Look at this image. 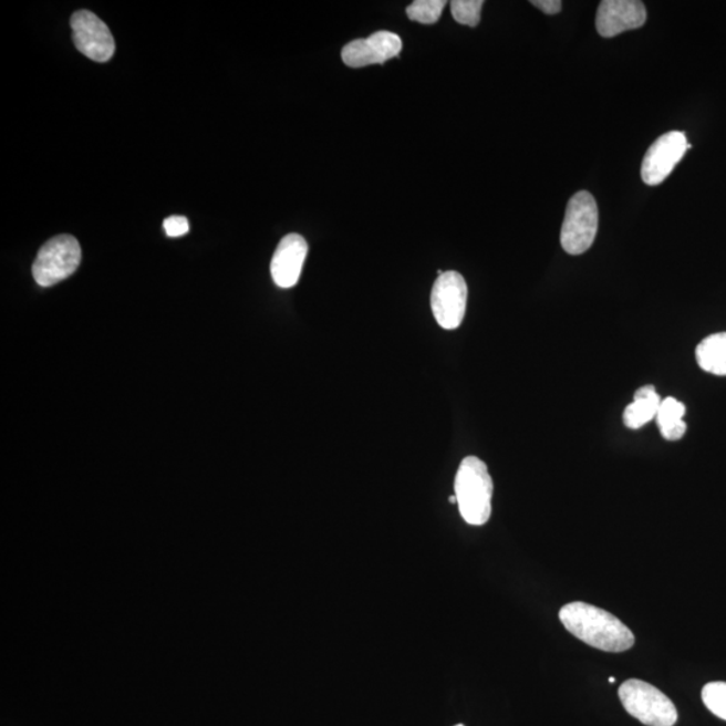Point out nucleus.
Returning a JSON list of instances; mask_svg holds the SVG:
<instances>
[{
	"label": "nucleus",
	"instance_id": "nucleus-21",
	"mask_svg": "<svg viewBox=\"0 0 726 726\" xmlns=\"http://www.w3.org/2000/svg\"><path fill=\"white\" fill-rule=\"evenodd\" d=\"M456 726H465V725H456Z\"/></svg>",
	"mask_w": 726,
	"mask_h": 726
},
{
	"label": "nucleus",
	"instance_id": "nucleus-3",
	"mask_svg": "<svg viewBox=\"0 0 726 726\" xmlns=\"http://www.w3.org/2000/svg\"><path fill=\"white\" fill-rule=\"evenodd\" d=\"M619 698L632 717L647 726H674L677 707L658 687L641 680H629L619 688Z\"/></svg>",
	"mask_w": 726,
	"mask_h": 726
},
{
	"label": "nucleus",
	"instance_id": "nucleus-20",
	"mask_svg": "<svg viewBox=\"0 0 726 726\" xmlns=\"http://www.w3.org/2000/svg\"><path fill=\"white\" fill-rule=\"evenodd\" d=\"M615 681H616L615 678H610L611 684H613V682Z\"/></svg>",
	"mask_w": 726,
	"mask_h": 726
},
{
	"label": "nucleus",
	"instance_id": "nucleus-2",
	"mask_svg": "<svg viewBox=\"0 0 726 726\" xmlns=\"http://www.w3.org/2000/svg\"><path fill=\"white\" fill-rule=\"evenodd\" d=\"M494 484L485 461L468 456L460 463L455 478V497L465 521L485 525L491 517Z\"/></svg>",
	"mask_w": 726,
	"mask_h": 726
},
{
	"label": "nucleus",
	"instance_id": "nucleus-14",
	"mask_svg": "<svg viewBox=\"0 0 726 726\" xmlns=\"http://www.w3.org/2000/svg\"><path fill=\"white\" fill-rule=\"evenodd\" d=\"M696 359L703 371L726 375V333L706 336L697 346Z\"/></svg>",
	"mask_w": 726,
	"mask_h": 726
},
{
	"label": "nucleus",
	"instance_id": "nucleus-6",
	"mask_svg": "<svg viewBox=\"0 0 726 726\" xmlns=\"http://www.w3.org/2000/svg\"><path fill=\"white\" fill-rule=\"evenodd\" d=\"M468 288L459 272L440 274L431 292V309L444 330L458 329L467 309Z\"/></svg>",
	"mask_w": 726,
	"mask_h": 726
},
{
	"label": "nucleus",
	"instance_id": "nucleus-17",
	"mask_svg": "<svg viewBox=\"0 0 726 726\" xmlns=\"http://www.w3.org/2000/svg\"><path fill=\"white\" fill-rule=\"evenodd\" d=\"M703 701L713 715L726 722V682H711L705 685Z\"/></svg>",
	"mask_w": 726,
	"mask_h": 726
},
{
	"label": "nucleus",
	"instance_id": "nucleus-18",
	"mask_svg": "<svg viewBox=\"0 0 726 726\" xmlns=\"http://www.w3.org/2000/svg\"><path fill=\"white\" fill-rule=\"evenodd\" d=\"M163 228H165L168 237H182L190 230V224L186 217L173 216L166 218L165 222H163Z\"/></svg>",
	"mask_w": 726,
	"mask_h": 726
},
{
	"label": "nucleus",
	"instance_id": "nucleus-8",
	"mask_svg": "<svg viewBox=\"0 0 726 726\" xmlns=\"http://www.w3.org/2000/svg\"><path fill=\"white\" fill-rule=\"evenodd\" d=\"M684 133H667L653 143L642 162V179L649 186L661 185L691 148Z\"/></svg>",
	"mask_w": 726,
	"mask_h": 726
},
{
	"label": "nucleus",
	"instance_id": "nucleus-11",
	"mask_svg": "<svg viewBox=\"0 0 726 726\" xmlns=\"http://www.w3.org/2000/svg\"><path fill=\"white\" fill-rule=\"evenodd\" d=\"M309 253V243L304 237L291 234L280 241L271 261V274L280 288H292L299 283L304 261Z\"/></svg>",
	"mask_w": 726,
	"mask_h": 726
},
{
	"label": "nucleus",
	"instance_id": "nucleus-15",
	"mask_svg": "<svg viewBox=\"0 0 726 726\" xmlns=\"http://www.w3.org/2000/svg\"><path fill=\"white\" fill-rule=\"evenodd\" d=\"M446 4L447 2H444V0H416L406 9V14H408L411 21L432 24L440 20Z\"/></svg>",
	"mask_w": 726,
	"mask_h": 726
},
{
	"label": "nucleus",
	"instance_id": "nucleus-12",
	"mask_svg": "<svg viewBox=\"0 0 726 726\" xmlns=\"http://www.w3.org/2000/svg\"><path fill=\"white\" fill-rule=\"evenodd\" d=\"M661 403L662 398L656 393L655 386L646 385L640 387L634 394V402L623 413L625 427L640 429L643 425L654 421Z\"/></svg>",
	"mask_w": 726,
	"mask_h": 726
},
{
	"label": "nucleus",
	"instance_id": "nucleus-1",
	"mask_svg": "<svg viewBox=\"0 0 726 726\" xmlns=\"http://www.w3.org/2000/svg\"><path fill=\"white\" fill-rule=\"evenodd\" d=\"M564 628L588 646L623 653L634 647L635 636L622 621L599 606L583 602L569 603L560 611Z\"/></svg>",
	"mask_w": 726,
	"mask_h": 726
},
{
	"label": "nucleus",
	"instance_id": "nucleus-4",
	"mask_svg": "<svg viewBox=\"0 0 726 726\" xmlns=\"http://www.w3.org/2000/svg\"><path fill=\"white\" fill-rule=\"evenodd\" d=\"M599 228L598 204L591 193L579 191L569 199L564 224L561 228V246L573 256L583 255L593 246Z\"/></svg>",
	"mask_w": 726,
	"mask_h": 726
},
{
	"label": "nucleus",
	"instance_id": "nucleus-16",
	"mask_svg": "<svg viewBox=\"0 0 726 726\" xmlns=\"http://www.w3.org/2000/svg\"><path fill=\"white\" fill-rule=\"evenodd\" d=\"M485 2L481 0H454L450 2V12L454 20L466 27L475 28L480 22V12Z\"/></svg>",
	"mask_w": 726,
	"mask_h": 726
},
{
	"label": "nucleus",
	"instance_id": "nucleus-9",
	"mask_svg": "<svg viewBox=\"0 0 726 726\" xmlns=\"http://www.w3.org/2000/svg\"><path fill=\"white\" fill-rule=\"evenodd\" d=\"M403 42L391 31H377L369 39L354 40L342 50V60L350 68H363L397 58Z\"/></svg>",
	"mask_w": 726,
	"mask_h": 726
},
{
	"label": "nucleus",
	"instance_id": "nucleus-5",
	"mask_svg": "<svg viewBox=\"0 0 726 726\" xmlns=\"http://www.w3.org/2000/svg\"><path fill=\"white\" fill-rule=\"evenodd\" d=\"M81 262V247L71 235H61L49 240L40 249L33 265L37 284L52 287L71 278Z\"/></svg>",
	"mask_w": 726,
	"mask_h": 726
},
{
	"label": "nucleus",
	"instance_id": "nucleus-10",
	"mask_svg": "<svg viewBox=\"0 0 726 726\" xmlns=\"http://www.w3.org/2000/svg\"><path fill=\"white\" fill-rule=\"evenodd\" d=\"M646 21V6L640 0H604L599 6L597 29L604 39H612L624 31L642 28Z\"/></svg>",
	"mask_w": 726,
	"mask_h": 726
},
{
	"label": "nucleus",
	"instance_id": "nucleus-19",
	"mask_svg": "<svg viewBox=\"0 0 726 726\" xmlns=\"http://www.w3.org/2000/svg\"><path fill=\"white\" fill-rule=\"evenodd\" d=\"M531 4L536 6L538 10L548 15L559 14L562 3L560 0H533Z\"/></svg>",
	"mask_w": 726,
	"mask_h": 726
},
{
	"label": "nucleus",
	"instance_id": "nucleus-7",
	"mask_svg": "<svg viewBox=\"0 0 726 726\" xmlns=\"http://www.w3.org/2000/svg\"><path fill=\"white\" fill-rule=\"evenodd\" d=\"M71 27L74 45L85 58L96 62H106L114 58L116 50L114 35L93 12L87 10L74 12Z\"/></svg>",
	"mask_w": 726,
	"mask_h": 726
},
{
	"label": "nucleus",
	"instance_id": "nucleus-13",
	"mask_svg": "<svg viewBox=\"0 0 726 726\" xmlns=\"http://www.w3.org/2000/svg\"><path fill=\"white\" fill-rule=\"evenodd\" d=\"M685 413L686 406L677 398L667 397L662 400L655 418L661 434L666 440L677 442L684 437L687 431V425L684 422Z\"/></svg>",
	"mask_w": 726,
	"mask_h": 726
}]
</instances>
